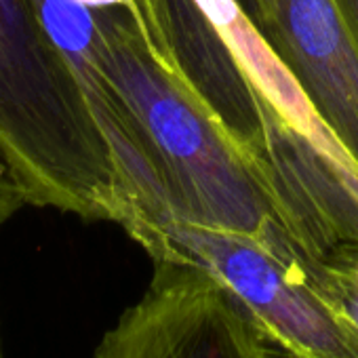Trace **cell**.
Instances as JSON below:
<instances>
[{"mask_svg":"<svg viewBox=\"0 0 358 358\" xmlns=\"http://www.w3.org/2000/svg\"><path fill=\"white\" fill-rule=\"evenodd\" d=\"M131 13L139 26V30L143 32L145 41L150 43V47L154 49V53L160 57V62L164 66L171 68L169 64V51L160 32V24H158V0H131Z\"/></svg>","mask_w":358,"mask_h":358,"instance_id":"obj_8","label":"cell"},{"mask_svg":"<svg viewBox=\"0 0 358 358\" xmlns=\"http://www.w3.org/2000/svg\"><path fill=\"white\" fill-rule=\"evenodd\" d=\"M314 276L322 297L358 333V245L337 249L316 264Z\"/></svg>","mask_w":358,"mask_h":358,"instance_id":"obj_7","label":"cell"},{"mask_svg":"<svg viewBox=\"0 0 358 358\" xmlns=\"http://www.w3.org/2000/svg\"><path fill=\"white\" fill-rule=\"evenodd\" d=\"M341 13V20L352 36V43L358 49V0H333Z\"/></svg>","mask_w":358,"mask_h":358,"instance_id":"obj_10","label":"cell"},{"mask_svg":"<svg viewBox=\"0 0 358 358\" xmlns=\"http://www.w3.org/2000/svg\"><path fill=\"white\" fill-rule=\"evenodd\" d=\"M24 207H28L26 199L13 184V179L9 171L5 169V164L0 162V228L7 222H11V217H15Z\"/></svg>","mask_w":358,"mask_h":358,"instance_id":"obj_9","label":"cell"},{"mask_svg":"<svg viewBox=\"0 0 358 358\" xmlns=\"http://www.w3.org/2000/svg\"><path fill=\"white\" fill-rule=\"evenodd\" d=\"M152 262L203 270L282 358H358V333L318 289L316 262L287 226L247 234L166 217L141 245Z\"/></svg>","mask_w":358,"mask_h":358,"instance_id":"obj_3","label":"cell"},{"mask_svg":"<svg viewBox=\"0 0 358 358\" xmlns=\"http://www.w3.org/2000/svg\"><path fill=\"white\" fill-rule=\"evenodd\" d=\"M238 3H243V0H238Z\"/></svg>","mask_w":358,"mask_h":358,"instance_id":"obj_11","label":"cell"},{"mask_svg":"<svg viewBox=\"0 0 358 358\" xmlns=\"http://www.w3.org/2000/svg\"><path fill=\"white\" fill-rule=\"evenodd\" d=\"M251 22L358 166V49L333 0H249Z\"/></svg>","mask_w":358,"mask_h":358,"instance_id":"obj_5","label":"cell"},{"mask_svg":"<svg viewBox=\"0 0 358 358\" xmlns=\"http://www.w3.org/2000/svg\"><path fill=\"white\" fill-rule=\"evenodd\" d=\"M230 293L194 266L154 262L137 303L101 337L95 358H272Z\"/></svg>","mask_w":358,"mask_h":358,"instance_id":"obj_4","label":"cell"},{"mask_svg":"<svg viewBox=\"0 0 358 358\" xmlns=\"http://www.w3.org/2000/svg\"><path fill=\"white\" fill-rule=\"evenodd\" d=\"M171 70L220 120L255 169L266 143L262 97L243 62L201 0H158Z\"/></svg>","mask_w":358,"mask_h":358,"instance_id":"obj_6","label":"cell"},{"mask_svg":"<svg viewBox=\"0 0 358 358\" xmlns=\"http://www.w3.org/2000/svg\"><path fill=\"white\" fill-rule=\"evenodd\" d=\"M93 59L156 164L169 217L266 234L285 226L255 169L194 91L160 62L124 5H91Z\"/></svg>","mask_w":358,"mask_h":358,"instance_id":"obj_2","label":"cell"},{"mask_svg":"<svg viewBox=\"0 0 358 358\" xmlns=\"http://www.w3.org/2000/svg\"><path fill=\"white\" fill-rule=\"evenodd\" d=\"M0 162L28 207L129 222L110 143L34 0H0Z\"/></svg>","mask_w":358,"mask_h":358,"instance_id":"obj_1","label":"cell"}]
</instances>
